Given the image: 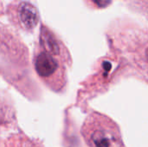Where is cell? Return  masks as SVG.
<instances>
[{"label": "cell", "mask_w": 148, "mask_h": 147, "mask_svg": "<svg viewBox=\"0 0 148 147\" xmlns=\"http://www.w3.org/2000/svg\"><path fill=\"white\" fill-rule=\"evenodd\" d=\"M89 143L92 147H123L120 136L106 126H98L91 130Z\"/></svg>", "instance_id": "obj_1"}, {"label": "cell", "mask_w": 148, "mask_h": 147, "mask_svg": "<svg viewBox=\"0 0 148 147\" xmlns=\"http://www.w3.org/2000/svg\"><path fill=\"white\" fill-rule=\"evenodd\" d=\"M13 18L20 25L21 28L30 30L34 29L38 23V12L36 8L29 3L20 2L12 10Z\"/></svg>", "instance_id": "obj_2"}, {"label": "cell", "mask_w": 148, "mask_h": 147, "mask_svg": "<svg viewBox=\"0 0 148 147\" xmlns=\"http://www.w3.org/2000/svg\"><path fill=\"white\" fill-rule=\"evenodd\" d=\"M58 62L55 57L46 51L40 52L35 58V68L39 76L48 78L58 69Z\"/></svg>", "instance_id": "obj_3"}, {"label": "cell", "mask_w": 148, "mask_h": 147, "mask_svg": "<svg viewBox=\"0 0 148 147\" xmlns=\"http://www.w3.org/2000/svg\"><path fill=\"white\" fill-rule=\"evenodd\" d=\"M40 43L44 49V51L50 55H54L60 54V44L57 39L51 31L44 27H42L40 33Z\"/></svg>", "instance_id": "obj_4"}, {"label": "cell", "mask_w": 148, "mask_h": 147, "mask_svg": "<svg viewBox=\"0 0 148 147\" xmlns=\"http://www.w3.org/2000/svg\"><path fill=\"white\" fill-rule=\"evenodd\" d=\"M94 2H95V3H97L98 5L103 7V6L108 5V3H109V0H94Z\"/></svg>", "instance_id": "obj_5"}]
</instances>
